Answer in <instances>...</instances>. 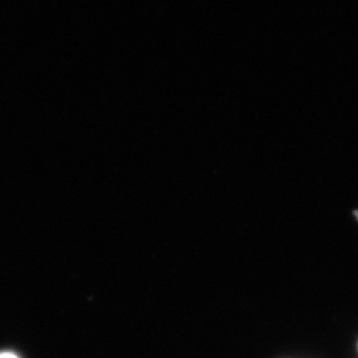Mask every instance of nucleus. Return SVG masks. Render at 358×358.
<instances>
[{
  "instance_id": "obj_1",
  "label": "nucleus",
  "mask_w": 358,
  "mask_h": 358,
  "mask_svg": "<svg viewBox=\"0 0 358 358\" xmlns=\"http://www.w3.org/2000/svg\"><path fill=\"white\" fill-rule=\"evenodd\" d=\"M0 358H20L15 352H10V351H2L0 352Z\"/></svg>"
}]
</instances>
